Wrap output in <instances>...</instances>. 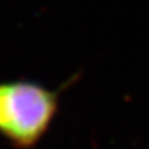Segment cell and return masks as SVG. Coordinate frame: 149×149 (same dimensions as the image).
Segmentation results:
<instances>
[{"instance_id":"cell-1","label":"cell","mask_w":149,"mask_h":149,"mask_svg":"<svg viewBox=\"0 0 149 149\" xmlns=\"http://www.w3.org/2000/svg\"><path fill=\"white\" fill-rule=\"evenodd\" d=\"M56 108V93L37 83H0V130L20 144L37 141Z\"/></svg>"}]
</instances>
